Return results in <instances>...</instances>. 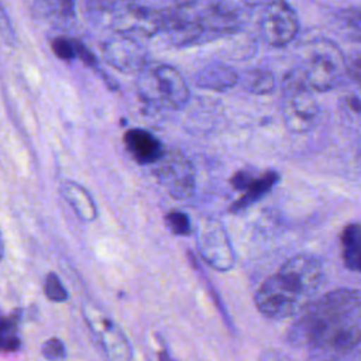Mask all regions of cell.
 Listing matches in <instances>:
<instances>
[{"label": "cell", "instance_id": "1", "mask_svg": "<svg viewBox=\"0 0 361 361\" xmlns=\"http://www.w3.org/2000/svg\"><path fill=\"white\" fill-rule=\"evenodd\" d=\"M289 338L327 361L351 353L361 343V290L341 288L312 300L300 312Z\"/></svg>", "mask_w": 361, "mask_h": 361}, {"label": "cell", "instance_id": "2", "mask_svg": "<svg viewBox=\"0 0 361 361\" xmlns=\"http://www.w3.org/2000/svg\"><path fill=\"white\" fill-rule=\"evenodd\" d=\"M322 282L320 261L309 254H296L261 283L255 292V306L268 319H290L312 302Z\"/></svg>", "mask_w": 361, "mask_h": 361}, {"label": "cell", "instance_id": "3", "mask_svg": "<svg viewBox=\"0 0 361 361\" xmlns=\"http://www.w3.org/2000/svg\"><path fill=\"white\" fill-rule=\"evenodd\" d=\"M319 111L303 72L299 69L288 72L282 82V117L286 127L296 134L307 133L316 126Z\"/></svg>", "mask_w": 361, "mask_h": 361}, {"label": "cell", "instance_id": "4", "mask_svg": "<svg viewBox=\"0 0 361 361\" xmlns=\"http://www.w3.org/2000/svg\"><path fill=\"white\" fill-rule=\"evenodd\" d=\"M140 90L142 94L171 110H179L189 102V87L180 72L169 65L144 69Z\"/></svg>", "mask_w": 361, "mask_h": 361}, {"label": "cell", "instance_id": "5", "mask_svg": "<svg viewBox=\"0 0 361 361\" xmlns=\"http://www.w3.org/2000/svg\"><path fill=\"white\" fill-rule=\"evenodd\" d=\"M195 235L197 251L206 264L221 272L233 268L235 261L234 251L228 235L219 220L202 216L197 220Z\"/></svg>", "mask_w": 361, "mask_h": 361}, {"label": "cell", "instance_id": "6", "mask_svg": "<svg viewBox=\"0 0 361 361\" xmlns=\"http://www.w3.org/2000/svg\"><path fill=\"white\" fill-rule=\"evenodd\" d=\"M344 71L343 58L338 49L330 42L314 45L302 69L307 86L317 92L333 89L341 80Z\"/></svg>", "mask_w": 361, "mask_h": 361}, {"label": "cell", "instance_id": "7", "mask_svg": "<svg viewBox=\"0 0 361 361\" xmlns=\"http://www.w3.org/2000/svg\"><path fill=\"white\" fill-rule=\"evenodd\" d=\"M83 317L107 361H133L131 343L111 317L93 305L83 306Z\"/></svg>", "mask_w": 361, "mask_h": 361}, {"label": "cell", "instance_id": "8", "mask_svg": "<svg viewBox=\"0 0 361 361\" xmlns=\"http://www.w3.org/2000/svg\"><path fill=\"white\" fill-rule=\"evenodd\" d=\"M259 31L267 44L285 47L299 31L298 16L288 3H265L259 18Z\"/></svg>", "mask_w": 361, "mask_h": 361}, {"label": "cell", "instance_id": "9", "mask_svg": "<svg viewBox=\"0 0 361 361\" xmlns=\"http://www.w3.org/2000/svg\"><path fill=\"white\" fill-rule=\"evenodd\" d=\"M106 61L116 69L126 73H138L145 69L147 52L133 38L117 37L103 45Z\"/></svg>", "mask_w": 361, "mask_h": 361}, {"label": "cell", "instance_id": "10", "mask_svg": "<svg viewBox=\"0 0 361 361\" xmlns=\"http://www.w3.org/2000/svg\"><path fill=\"white\" fill-rule=\"evenodd\" d=\"M278 179L279 175L275 171H267L259 176H255L248 171L235 172L230 182L235 189L243 190V195L231 204L230 210L238 212L255 203L258 199H261L265 193H268L272 189Z\"/></svg>", "mask_w": 361, "mask_h": 361}, {"label": "cell", "instance_id": "11", "mask_svg": "<svg viewBox=\"0 0 361 361\" xmlns=\"http://www.w3.org/2000/svg\"><path fill=\"white\" fill-rule=\"evenodd\" d=\"M168 162L162 158L161 179L168 186V192L175 199L189 197L195 190V175L189 161L185 157H166Z\"/></svg>", "mask_w": 361, "mask_h": 361}, {"label": "cell", "instance_id": "12", "mask_svg": "<svg viewBox=\"0 0 361 361\" xmlns=\"http://www.w3.org/2000/svg\"><path fill=\"white\" fill-rule=\"evenodd\" d=\"M123 141L131 158L141 165L157 164L165 157L162 142L144 128H130Z\"/></svg>", "mask_w": 361, "mask_h": 361}, {"label": "cell", "instance_id": "13", "mask_svg": "<svg viewBox=\"0 0 361 361\" xmlns=\"http://www.w3.org/2000/svg\"><path fill=\"white\" fill-rule=\"evenodd\" d=\"M61 195L82 221H94L99 216L92 195L79 183L66 180L61 185Z\"/></svg>", "mask_w": 361, "mask_h": 361}, {"label": "cell", "instance_id": "14", "mask_svg": "<svg viewBox=\"0 0 361 361\" xmlns=\"http://www.w3.org/2000/svg\"><path fill=\"white\" fill-rule=\"evenodd\" d=\"M340 252L344 265L355 272H361V224L350 223L340 237Z\"/></svg>", "mask_w": 361, "mask_h": 361}, {"label": "cell", "instance_id": "15", "mask_svg": "<svg viewBox=\"0 0 361 361\" xmlns=\"http://www.w3.org/2000/svg\"><path fill=\"white\" fill-rule=\"evenodd\" d=\"M238 80V75L228 66L210 65L196 75V85L210 90H226L233 87Z\"/></svg>", "mask_w": 361, "mask_h": 361}, {"label": "cell", "instance_id": "16", "mask_svg": "<svg viewBox=\"0 0 361 361\" xmlns=\"http://www.w3.org/2000/svg\"><path fill=\"white\" fill-rule=\"evenodd\" d=\"M20 316L17 312L11 314H0V353H14L21 345L18 334Z\"/></svg>", "mask_w": 361, "mask_h": 361}, {"label": "cell", "instance_id": "17", "mask_svg": "<svg viewBox=\"0 0 361 361\" xmlns=\"http://www.w3.org/2000/svg\"><path fill=\"white\" fill-rule=\"evenodd\" d=\"M338 27L347 38L361 42V8L348 7L338 13Z\"/></svg>", "mask_w": 361, "mask_h": 361}, {"label": "cell", "instance_id": "18", "mask_svg": "<svg viewBox=\"0 0 361 361\" xmlns=\"http://www.w3.org/2000/svg\"><path fill=\"white\" fill-rule=\"evenodd\" d=\"M244 86L257 94H267L272 92L275 86V78L272 72L267 69H254L250 73H247Z\"/></svg>", "mask_w": 361, "mask_h": 361}, {"label": "cell", "instance_id": "19", "mask_svg": "<svg viewBox=\"0 0 361 361\" xmlns=\"http://www.w3.org/2000/svg\"><path fill=\"white\" fill-rule=\"evenodd\" d=\"M44 293L47 296L48 300L51 302H56V303H61V302H65L68 300L69 298V293L66 290V288L63 286V283L61 282L59 276L54 272H49L45 278V282H44Z\"/></svg>", "mask_w": 361, "mask_h": 361}, {"label": "cell", "instance_id": "20", "mask_svg": "<svg viewBox=\"0 0 361 361\" xmlns=\"http://www.w3.org/2000/svg\"><path fill=\"white\" fill-rule=\"evenodd\" d=\"M165 223L171 233L176 235H188L192 231V224L188 214L180 210H171L165 216Z\"/></svg>", "mask_w": 361, "mask_h": 361}, {"label": "cell", "instance_id": "21", "mask_svg": "<svg viewBox=\"0 0 361 361\" xmlns=\"http://www.w3.org/2000/svg\"><path fill=\"white\" fill-rule=\"evenodd\" d=\"M41 354L48 361H61L66 357V347L58 337H51L41 345Z\"/></svg>", "mask_w": 361, "mask_h": 361}, {"label": "cell", "instance_id": "22", "mask_svg": "<svg viewBox=\"0 0 361 361\" xmlns=\"http://www.w3.org/2000/svg\"><path fill=\"white\" fill-rule=\"evenodd\" d=\"M51 48L54 54L61 59H72L76 58V48H75V39L65 38V37H56L51 42Z\"/></svg>", "mask_w": 361, "mask_h": 361}, {"label": "cell", "instance_id": "23", "mask_svg": "<svg viewBox=\"0 0 361 361\" xmlns=\"http://www.w3.org/2000/svg\"><path fill=\"white\" fill-rule=\"evenodd\" d=\"M0 37L3 38L4 42H7L10 45H13L16 42V35H14L13 27H11L8 16L1 4H0Z\"/></svg>", "mask_w": 361, "mask_h": 361}, {"label": "cell", "instance_id": "24", "mask_svg": "<svg viewBox=\"0 0 361 361\" xmlns=\"http://www.w3.org/2000/svg\"><path fill=\"white\" fill-rule=\"evenodd\" d=\"M345 73L350 76L353 82L361 86V55H357L350 59L345 65Z\"/></svg>", "mask_w": 361, "mask_h": 361}, {"label": "cell", "instance_id": "25", "mask_svg": "<svg viewBox=\"0 0 361 361\" xmlns=\"http://www.w3.org/2000/svg\"><path fill=\"white\" fill-rule=\"evenodd\" d=\"M75 48H76V56L79 58V59H82L86 65H89V66H99L97 65V59H96V56L90 52V49L86 47V45H83L80 41H76L75 39Z\"/></svg>", "mask_w": 361, "mask_h": 361}, {"label": "cell", "instance_id": "26", "mask_svg": "<svg viewBox=\"0 0 361 361\" xmlns=\"http://www.w3.org/2000/svg\"><path fill=\"white\" fill-rule=\"evenodd\" d=\"M258 361H293L288 354L282 353L281 350L269 348L261 353Z\"/></svg>", "mask_w": 361, "mask_h": 361}, {"label": "cell", "instance_id": "27", "mask_svg": "<svg viewBox=\"0 0 361 361\" xmlns=\"http://www.w3.org/2000/svg\"><path fill=\"white\" fill-rule=\"evenodd\" d=\"M158 361H175V360L169 355V353L165 348H161L158 353Z\"/></svg>", "mask_w": 361, "mask_h": 361}, {"label": "cell", "instance_id": "28", "mask_svg": "<svg viewBox=\"0 0 361 361\" xmlns=\"http://www.w3.org/2000/svg\"><path fill=\"white\" fill-rule=\"evenodd\" d=\"M348 102H350L348 104H350L351 109H354V110H357V111L361 110V100H360V99H355V97H354V99H351V100H348Z\"/></svg>", "mask_w": 361, "mask_h": 361}, {"label": "cell", "instance_id": "29", "mask_svg": "<svg viewBox=\"0 0 361 361\" xmlns=\"http://www.w3.org/2000/svg\"><path fill=\"white\" fill-rule=\"evenodd\" d=\"M4 257V240H3V235L0 233V261L3 259Z\"/></svg>", "mask_w": 361, "mask_h": 361}, {"label": "cell", "instance_id": "30", "mask_svg": "<svg viewBox=\"0 0 361 361\" xmlns=\"http://www.w3.org/2000/svg\"><path fill=\"white\" fill-rule=\"evenodd\" d=\"M345 361H361V353H357L355 355L350 357V358H348V360H345Z\"/></svg>", "mask_w": 361, "mask_h": 361}, {"label": "cell", "instance_id": "31", "mask_svg": "<svg viewBox=\"0 0 361 361\" xmlns=\"http://www.w3.org/2000/svg\"><path fill=\"white\" fill-rule=\"evenodd\" d=\"M1 313H3V312H1V309H0V314H1Z\"/></svg>", "mask_w": 361, "mask_h": 361}]
</instances>
